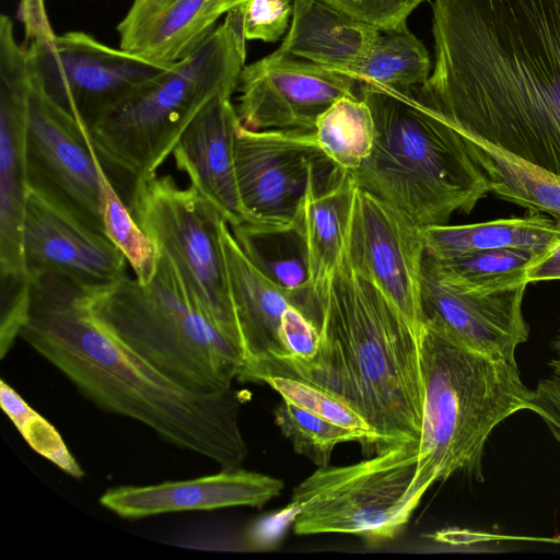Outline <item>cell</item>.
I'll return each mask as SVG.
<instances>
[{"label":"cell","mask_w":560,"mask_h":560,"mask_svg":"<svg viewBox=\"0 0 560 560\" xmlns=\"http://www.w3.org/2000/svg\"><path fill=\"white\" fill-rule=\"evenodd\" d=\"M425 252L444 258L464 253L523 248L542 253L560 238V223L544 213L463 225L420 228Z\"/></svg>","instance_id":"cb8c5ba5"},{"label":"cell","mask_w":560,"mask_h":560,"mask_svg":"<svg viewBox=\"0 0 560 560\" xmlns=\"http://www.w3.org/2000/svg\"><path fill=\"white\" fill-rule=\"evenodd\" d=\"M375 125L370 155L352 177L419 228L468 214L489 180L454 130L423 100L420 86L393 90L358 83Z\"/></svg>","instance_id":"277c9868"},{"label":"cell","mask_w":560,"mask_h":560,"mask_svg":"<svg viewBox=\"0 0 560 560\" xmlns=\"http://www.w3.org/2000/svg\"><path fill=\"white\" fill-rule=\"evenodd\" d=\"M238 192L254 233L294 230L313 179L329 186L340 175L320 150L314 130H249L240 122L235 136Z\"/></svg>","instance_id":"30bf717a"},{"label":"cell","mask_w":560,"mask_h":560,"mask_svg":"<svg viewBox=\"0 0 560 560\" xmlns=\"http://www.w3.org/2000/svg\"><path fill=\"white\" fill-rule=\"evenodd\" d=\"M234 0H132L117 25L119 47L162 66L197 49Z\"/></svg>","instance_id":"44dd1931"},{"label":"cell","mask_w":560,"mask_h":560,"mask_svg":"<svg viewBox=\"0 0 560 560\" xmlns=\"http://www.w3.org/2000/svg\"><path fill=\"white\" fill-rule=\"evenodd\" d=\"M555 346H560V332H559V336H558V339H557Z\"/></svg>","instance_id":"60d3db41"},{"label":"cell","mask_w":560,"mask_h":560,"mask_svg":"<svg viewBox=\"0 0 560 560\" xmlns=\"http://www.w3.org/2000/svg\"><path fill=\"white\" fill-rule=\"evenodd\" d=\"M25 159L30 190L79 224L106 236L102 166L89 127L55 103L32 72Z\"/></svg>","instance_id":"8fae6325"},{"label":"cell","mask_w":560,"mask_h":560,"mask_svg":"<svg viewBox=\"0 0 560 560\" xmlns=\"http://www.w3.org/2000/svg\"><path fill=\"white\" fill-rule=\"evenodd\" d=\"M527 284L477 292L442 279L424 253L421 272L422 324L444 329L468 348L498 358L516 360L529 327L522 304Z\"/></svg>","instance_id":"2e32d148"},{"label":"cell","mask_w":560,"mask_h":560,"mask_svg":"<svg viewBox=\"0 0 560 560\" xmlns=\"http://www.w3.org/2000/svg\"><path fill=\"white\" fill-rule=\"evenodd\" d=\"M547 280H560V238L552 242L527 267V284Z\"/></svg>","instance_id":"f35d334b"},{"label":"cell","mask_w":560,"mask_h":560,"mask_svg":"<svg viewBox=\"0 0 560 560\" xmlns=\"http://www.w3.org/2000/svg\"><path fill=\"white\" fill-rule=\"evenodd\" d=\"M539 254L533 249L500 248L438 258L427 253L442 279L477 292H492L526 283V269Z\"/></svg>","instance_id":"83f0119b"},{"label":"cell","mask_w":560,"mask_h":560,"mask_svg":"<svg viewBox=\"0 0 560 560\" xmlns=\"http://www.w3.org/2000/svg\"><path fill=\"white\" fill-rule=\"evenodd\" d=\"M0 405L26 443L65 474L80 479L84 470L63 439L44 417L35 411L9 384L0 382Z\"/></svg>","instance_id":"1f68e13d"},{"label":"cell","mask_w":560,"mask_h":560,"mask_svg":"<svg viewBox=\"0 0 560 560\" xmlns=\"http://www.w3.org/2000/svg\"><path fill=\"white\" fill-rule=\"evenodd\" d=\"M351 18L381 32L407 25L411 12L425 0H327Z\"/></svg>","instance_id":"e575fe53"},{"label":"cell","mask_w":560,"mask_h":560,"mask_svg":"<svg viewBox=\"0 0 560 560\" xmlns=\"http://www.w3.org/2000/svg\"><path fill=\"white\" fill-rule=\"evenodd\" d=\"M235 1V7L241 4L242 2L246 1V0H234Z\"/></svg>","instance_id":"ab89813d"},{"label":"cell","mask_w":560,"mask_h":560,"mask_svg":"<svg viewBox=\"0 0 560 560\" xmlns=\"http://www.w3.org/2000/svg\"><path fill=\"white\" fill-rule=\"evenodd\" d=\"M432 35L425 103L560 177V0H434Z\"/></svg>","instance_id":"6da1fadb"},{"label":"cell","mask_w":560,"mask_h":560,"mask_svg":"<svg viewBox=\"0 0 560 560\" xmlns=\"http://www.w3.org/2000/svg\"><path fill=\"white\" fill-rule=\"evenodd\" d=\"M419 226L392 205L357 186L345 254L404 315L416 337L422 327Z\"/></svg>","instance_id":"5bb4252c"},{"label":"cell","mask_w":560,"mask_h":560,"mask_svg":"<svg viewBox=\"0 0 560 560\" xmlns=\"http://www.w3.org/2000/svg\"><path fill=\"white\" fill-rule=\"evenodd\" d=\"M430 71L425 46L405 25L380 32L350 78L358 83L406 90L425 84Z\"/></svg>","instance_id":"484cf974"},{"label":"cell","mask_w":560,"mask_h":560,"mask_svg":"<svg viewBox=\"0 0 560 560\" xmlns=\"http://www.w3.org/2000/svg\"><path fill=\"white\" fill-rule=\"evenodd\" d=\"M322 308L320 337L340 353L357 411L376 435L380 454L418 441L423 397L418 341L404 315L345 253Z\"/></svg>","instance_id":"8992f818"},{"label":"cell","mask_w":560,"mask_h":560,"mask_svg":"<svg viewBox=\"0 0 560 560\" xmlns=\"http://www.w3.org/2000/svg\"><path fill=\"white\" fill-rule=\"evenodd\" d=\"M534 390L532 412L547 425L560 444V375L552 373L538 381Z\"/></svg>","instance_id":"8d00e7d4"},{"label":"cell","mask_w":560,"mask_h":560,"mask_svg":"<svg viewBox=\"0 0 560 560\" xmlns=\"http://www.w3.org/2000/svg\"><path fill=\"white\" fill-rule=\"evenodd\" d=\"M352 78L279 49L244 66L240 122L249 130L312 131L320 114L343 96H359Z\"/></svg>","instance_id":"9a60e30c"},{"label":"cell","mask_w":560,"mask_h":560,"mask_svg":"<svg viewBox=\"0 0 560 560\" xmlns=\"http://www.w3.org/2000/svg\"><path fill=\"white\" fill-rule=\"evenodd\" d=\"M31 72L13 23L0 18V304L27 303L31 281L23 261V225L28 196L25 135Z\"/></svg>","instance_id":"4fadbf2b"},{"label":"cell","mask_w":560,"mask_h":560,"mask_svg":"<svg viewBox=\"0 0 560 560\" xmlns=\"http://www.w3.org/2000/svg\"><path fill=\"white\" fill-rule=\"evenodd\" d=\"M232 232L249 259L280 288L295 294L311 292L304 247L273 254L248 235Z\"/></svg>","instance_id":"d6a6232c"},{"label":"cell","mask_w":560,"mask_h":560,"mask_svg":"<svg viewBox=\"0 0 560 560\" xmlns=\"http://www.w3.org/2000/svg\"><path fill=\"white\" fill-rule=\"evenodd\" d=\"M262 383L277 390L282 399L358 433L362 439L360 445L365 456L380 454L377 438L368 422L334 394L311 383L288 376H268Z\"/></svg>","instance_id":"4dcf8cb0"},{"label":"cell","mask_w":560,"mask_h":560,"mask_svg":"<svg viewBox=\"0 0 560 560\" xmlns=\"http://www.w3.org/2000/svg\"><path fill=\"white\" fill-rule=\"evenodd\" d=\"M82 301L106 331L189 390L225 392L245 364L243 351L190 296L162 253L148 283L125 275L83 289Z\"/></svg>","instance_id":"52a82bcc"},{"label":"cell","mask_w":560,"mask_h":560,"mask_svg":"<svg viewBox=\"0 0 560 560\" xmlns=\"http://www.w3.org/2000/svg\"><path fill=\"white\" fill-rule=\"evenodd\" d=\"M417 341L422 425L410 492L420 501L434 482L458 472L483 481L487 441L509 417L532 410L534 390L516 360L475 351L436 325L423 323Z\"/></svg>","instance_id":"5b68a950"},{"label":"cell","mask_w":560,"mask_h":560,"mask_svg":"<svg viewBox=\"0 0 560 560\" xmlns=\"http://www.w3.org/2000/svg\"><path fill=\"white\" fill-rule=\"evenodd\" d=\"M418 453L419 440L357 464L319 467L293 490L294 533L350 534L369 541L395 537L420 502L410 492Z\"/></svg>","instance_id":"ba28073f"},{"label":"cell","mask_w":560,"mask_h":560,"mask_svg":"<svg viewBox=\"0 0 560 560\" xmlns=\"http://www.w3.org/2000/svg\"><path fill=\"white\" fill-rule=\"evenodd\" d=\"M20 19L24 26V43L54 37L44 0H21Z\"/></svg>","instance_id":"74e56055"},{"label":"cell","mask_w":560,"mask_h":560,"mask_svg":"<svg viewBox=\"0 0 560 560\" xmlns=\"http://www.w3.org/2000/svg\"><path fill=\"white\" fill-rule=\"evenodd\" d=\"M468 152L487 175L498 198L544 213L560 223V177L476 137L460 133Z\"/></svg>","instance_id":"d4e9b609"},{"label":"cell","mask_w":560,"mask_h":560,"mask_svg":"<svg viewBox=\"0 0 560 560\" xmlns=\"http://www.w3.org/2000/svg\"><path fill=\"white\" fill-rule=\"evenodd\" d=\"M238 5L246 40L277 42L292 16L289 0H246Z\"/></svg>","instance_id":"836d02e7"},{"label":"cell","mask_w":560,"mask_h":560,"mask_svg":"<svg viewBox=\"0 0 560 560\" xmlns=\"http://www.w3.org/2000/svg\"><path fill=\"white\" fill-rule=\"evenodd\" d=\"M82 292L61 276L31 280L20 338L101 409L136 420L221 469L241 467L248 451L238 392L202 394L173 382L96 323Z\"/></svg>","instance_id":"7a4b0ae2"},{"label":"cell","mask_w":560,"mask_h":560,"mask_svg":"<svg viewBox=\"0 0 560 560\" xmlns=\"http://www.w3.org/2000/svg\"><path fill=\"white\" fill-rule=\"evenodd\" d=\"M355 189L352 174L346 171L329 186L313 179L295 222L305 247L308 287L322 305L342 260Z\"/></svg>","instance_id":"7402d4cb"},{"label":"cell","mask_w":560,"mask_h":560,"mask_svg":"<svg viewBox=\"0 0 560 560\" xmlns=\"http://www.w3.org/2000/svg\"><path fill=\"white\" fill-rule=\"evenodd\" d=\"M102 217L106 236L124 254L135 278L148 283L154 276L160 253L132 215L102 168Z\"/></svg>","instance_id":"f1b7e54d"},{"label":"cell","mask_w":560,"mask_h":560,"mask_svg":"<svg viewBox=\"0 0 560 560\" xmlns=\"http://www.w3.org/2000/svg\"><path fill=\"white\" fill-rule=\"evenodd\" d=\"M221 233L232 302L245 352L243 369L268 355H285L281 339L284 312L292 304L302 305L322 326L320 302L311 292L295 294L275 283L249 259L226 220Z\"/></svg>","instance_id":"ffe728a7"},{"label":"cell","mask_w":560,"mask_h":560,"mask_svg":"<svg viewBox=\"0 0 560 560\" xmlns=\"http://www.w3.org/2000/svg\"><path fill=\"white\" fill-rule=\"evenodd\" d=\"M283 487L281 479L238 467L187 480L110 488L100 497V503L121 518L139 520L233 506L260 509Z\"/></svg>","instance_id":"ac0fdd59"},{"label":"cell","mask_w":560,"mask_h":560,"mask_svg":"<svg viewBox=\"0 0 560 560\" xmlns=\"http://www.w3.org/2000/svg\"><path fill=\"white\" fill-rule=\"evenodd\" d=\"M314 133L324 154L340 170L352 173L374 145L372 112L360 96L340 97L318 116Z\"/></svg>","instance_id":"4316f807"},{"label":"cell","mask_w":560,"mask_h":560,"mask_svg":"<svg viewBox=\"0 0 560 560\" xmlns=\"http://www.w3.org/2000/svg\"><path fill=\"white\" fill-rule=\"evenodd\" d=\"M136 221L160 253L175 266L201 310L243 351L232 302L219 209L194 187H180L171 175L145 184L131 208Z\"/></svg>","instance_id":"9c48e42d"},{"label":"cell","mask_w":560,"mask_h":560,"mask_svg":"<svg viewBox=\"0 0 560 560\" xmlns=\"http://www.w3.org/2000/svg\"><path fill=\"white\" fill-rule=\"evenodd\" d=\"M22 46L30 71L48 96L88 127L135 86L167 67L82 31Z\"/></svg>","instance_id":"7c38bea8"},{"label":"cell","mask_w":560,"mask_h":560,"mask_svg":"<svg viewBox=\"0 0 560 560\" xmlns=\"http://www.w3.org/2000/svg\"><path fill=\"white\" fill-rule=\"evenodd\" d=\"M275 422L294 451L318 467L329 466L334 447L342 442L362 443L361 436L285 399L273 410Z\"/></svg>","instance_id":"f546056e"},{"label":"cell","mask_w":560,"mask_h":560,"mask_svg":"<svg viewBox=\"0 0 560 560\" xmlns=\"http://www.w3.org/2000/svg\"><path fill=\"white\" fill-rule=\"evenodd\" d=\"M245 43L236 5L197 49L139 83L89 127L100 164L130 211L201 108L236 91Z\"/></svg>","instance_id":"3957f363"},{"label":"cell","mask_w":560,"mask_h":560,"mask_svg":"<svg viewBox=\"0 0 560 560\" xmlns=\"http://www.w3.org/2000/svg\"><path fill=\"white\" fill-rule=\"evenodd\" d=\"M238 125L231 96L217 95L190 121L172 152L189 186L219 209L231 229L249 224L235 171Z\"/></svg>","instance_id":"d6986e66"},{"label":"cell","mask_w":560,"mask_h":560,"mask_svg":"<svg viewBox=\"0 0 560 560\" xmlns=\"http://www.w3.org/2000/svg\"><path fill=\"white\" fill-rule=\"evenodd\" d=\"M281 339L285 355L310 358L318 350L320 326L305 307L292 304L282 317Z\"/></svg>","instance_id":"d590c367"},{"label":"cell","mask_w":560,"mask_h":560,"mask_svg":"<svg viewBox=\"0 0 560 560\" xmlns=\"http://www.w3.org/2000/svg\"><path fill=\"white\" fill-rule=\"evenodd\" d=\"M380 32L327 0H294L278 49L350 77Z\"/></svg>","instance_id":"603a6c76"},{"label":"cell","mask_w":560,"mask_h":560,"mask_svg":"<svg viewBox=\"0 0 560 560\" xmlns=\"http://www.w3.org/2000/svg\"><path fill=\"white\" fill-rule=\"evenodd\" d=\"M23 261L28 280L66 277L86 290L126 275L124 254L105 235L79 224L28 190L23 225Z\"/></svg>","instance_id":"e0dca14e"}]
</instances>
